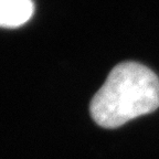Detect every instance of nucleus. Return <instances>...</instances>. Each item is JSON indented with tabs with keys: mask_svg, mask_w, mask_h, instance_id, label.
<instances>
[{
	"mask_svg": "<svg viewBox=\"0 0 159 159\" xmlns=\"http://www.w3.org/2000/svg\"><path fill=\"white\" fill-rule=\"evenodd\" d=\"M159 107V77L137 62L114 67L94 95L89 111L94 122L104 128H117Z\"/></svg>",
	"mask_w": 159,
	"mask_h": 159,
	"instance_id": "f257e3e1",
	"label": "nucleus"
},
{
	"mask_svg": "<svg viewBox=\"0 0 159 159\" xmlns=\"http://www.w3.org/2000/svg\"><path fill=\"white\" fill-rule=\"evenodd\" d=\"M32 0H0V27L17 28L28 22L33 15Z\"/></svg>",
	"mask_w": 159,
	"mask_h": 159,
	"instance_id": "f03ea898",
	"label": "nucleus"
}]
</instances>
